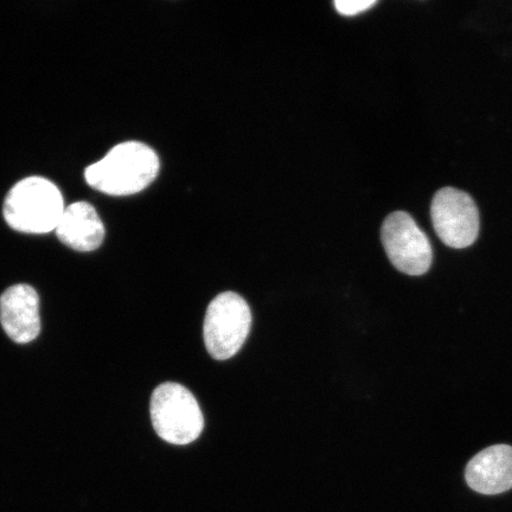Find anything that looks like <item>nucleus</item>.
Instances as JSON below:
<instances>
[{
    "mask_svg": "<svg viewBox=\"0 0 512 512\" xmlns=\"http://www.w3.org/2000/svg\"><path fill=\"white\" fill-rule=\"evenodd\" d=\"M59 188L49 179L28 177L19 181L5 198L4 217L11 228L27 234L53 232L63 214Z\"/></svg>",
    "mask_w": 512,
    "mask_h": 512,
    "instance_id": "nucleus-2",
    "label": "nucleus"
},
{
    "mask_svg": "<svg viewBox=\"0 0 512 512\" xmlns=\"http://www.w3.org/2000/svg\"><path fill=\"white\" fill-rule=\"evenodd\" d=\"M0 323L12 341L25 344L40 335V298L29 285H15L0 296Z\"/></svg>",
    "mask_w": 512,
    "mask_h": 512,
    "instance_id": "nucleus-7",
    "label": "nucleus"
},
{
    "mask_svg": "<svg viewBox=\"0 0 512 512\" xmlns=\"http://www.w3.org/2000/svg\"><path fill=\"white\" fill-rule=\"evenodd\" d=\"M467 485L482 495L504 494L512 489V446L485 448L467 464Z\"/></svg>",
    "mask_w": 512,
    "mask_h": 512,
    "instance_id": "nucleus-8",
    "label": "nucleus"
},
{
    "mask_svg": "<svg viewBox=\"0 0 512 512\" xmlns=\"http://www.w3.org/2000/svg\"><path fill=\"white\" fill-rule=\"evenodd\" d=\"M252 312L246 300L234 292L219 294L208 306L204 319V343L217 361L232 358L251 331Z\"/></svg>",
    "mask_w": 512,
    "mask_h": 512,
    "instance_id": "nucleus-4",
    "label": "nucleus"
},
{
    "mask_svg": "<svg viewBox=\"0 0 512 512\" xmlns=\"http://www.w3.org/2000/svg\"><path fill=\"white\" fill-rule=\"evenodd\" d=\"M381 239L396 270L414 277L430 271L433 261L430 240L405 211H395L384 220Z\"/></svg>",
    "mask_w": 512,
    "mask_h": 512,
    "instance_id": "nucleus-5",
    "label": "nucleus"
},
{
    "mask_svg": "<svg viewBox=\"0 0 512 512\" xmlns=\"http://www.w3.org/2000/svg\"><path fill=\"white\" fill-rule=\"evenodd\" d=\"M159 158L151 147L139 142L114 146L99 162L88 166L86 181L92 188L110 196H130L155 181Z\"/></svg>",
    "mask_w": 512,
    "mask_h": 512,
    "instance_id": "nucleus-1",
    "label": "nucleus"
},
{
    "mask_svg": "<svg viewBox=\"0 0 512 512\" xmlns=\"http://www.w3.org/2000/svg\"><path fill=\"white\" fill-rule=\"evenodd\" d=\"M55 232L64 245L79 252L95 251L106 234L98 211L87 202H75L66 207Z\"/></svg>",
    "mask_w": 512,
    "mask_h": 512,
    "instance_id": "nucleus-9",
    "label": "nucleus"
},
{
    "mask_svg": "<svg viewBox=\"0 0 512 512\" xmlns=\"http://www.w3.org/2000/svg\"><path fill=\"white\" fill-rule=\"evenodd\" d=\"M151 420L166 443L188 445L200 437L204 418L195 396L181 384L166 382L151 398Z\"/></svg>",
    "mask_w": 512,
    "mask_h": 512,
    "instance_id": "nucleus-3",
    "label": "nucleus"
},
{
    "mask_svg": "<svg viewBox=\"0 0 512 512\" xmlns=\"http://www.w3.org/2000/svg\"><path fill=\"white\" fill-rule=\"evenodd\" d=\"M376 0H337L336 10L343 16H356L376 5Z\"/></svg>",
    "mask_w": 512,
    "mask_h": 512,
    "instance_id": "nucleus-10",
    "label": "nucleus"
},
{
    "mask_svg": "<svg viewBox=\"0 0 512 512\" xmlns=\"http://www.w3.org/2000/svg\"><path fill=\"white\" fill-rule=\"evenodd\" d=\"M435 233L446 246L456 249L470 247L479 234V211L466 192L444 188L435 194L431 207Z\"/></svg>",
    "mask_w": 512,
    "mask_h": 512,
    "instance_id": "nucleus-6",
    "label": "nucleus"
}]
</instances>
